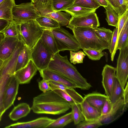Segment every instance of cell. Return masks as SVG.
I'll use <instances>...</instances> for the list:
<instances>
[{"mask_svg":"<svg viewBox=\"0 0 128 128\" xmlns=\"http://www.w3.org/2000/svg\"><path fill=\"white\" fill-rule=\"evenodd\" d=\"M70 104L52 90L34 98L31 110L34 113L59 115L66 112L70 108Z\"/></svg>","mask_w":128,"mask_h":128,"instance_id":"obj_1","label":"cell"},{"mask_svg":"<svg viewBox=\"0 0 128 128\" xmlns=\"http://www.w3.org/2000/svg\"><path fill=\"white\" fill-rule=\"evenodd\" d=\"M47 68L69 79L81 90H88L92 87L69 62L67 56H62L59 52L54 54Z\"/></svg>","mask_w":128,"mask_h":128,"instance_id":"obj_2","label":"cell"},{"mask_svg":"<svg viewBox=\"0 0 128 128\" xmlns=\"http://www.w3.org/2000/svg\"><path fill=\"white\" fill-rule=\"evenodd\" d=\"M78 42L81 49L102 51L108 49L109 44L95 32L88 27H74L70 28Z\"/></svg>","mask_w":128,"mask_h":128,"instance_id":"obj_3","label":"cell"},{"mask_svg":"<svg viewBox=\"0 0 128 128\" xmlns=\"http://www.w3.org/2000/svg\"><path fill=\"white\" fill-rule=\"evenodd\" d=\"M50 30L53 34L59 52L65 50L75 52L81 49L74 35L64 28L60 27Z\"/></svg>","mask_w":128,"mask_h":128,"instance_id":"obj_4","label":"cell"},{"mask_svg":"<svg viewBox=\"0 0 128 128\" xmlns=\"http://www.w3.org/2000/svg\"><path fill=\"white\" fill-rule=\"evenodd\" d=\"M19 25L20 34L26 45L32 49L40 39L44 28L40 26L36 20Z\"/></svg>","mask_w":128,"mask_h":128,"instance_id":"obj_5","label":"cell"},{"mask_svg":"<svg viewBox=\"0 0 128 128\" xmlns=\"http://www.w3.org/2000/svg\"><path fill=\"white\" fill-rule=\"evenodd\" d=\"M13 20L18 24L36 20L41 15L32 2L15 4L12 10Z\"/></svg>","mask_w":128,"mask_h":128,"instance_id":"obj_6","label":"cell"},{"mask_svg":"<svg viewBox=\"0 0 128 128\" xmlns=\"http://www.w3.org/2000/svg\"><path fill=\"white\" fill-rule=\"evenodd\" d=\"M31 50V60L38 70L47 68L54 54L46 47L40 38Z\"/></svg>","mask_w":128,"mask_h":128,"instance_id":"obj_7","label":"cell"},{"mask_svg":"<svg viewBox=\"0 0 128 128\" xmlns=\"http://www.w3.org/2000/svg\"><path fill=\"white\" fill-rule=\"evenodd\" d=\"M119 50L116 68V75L121 86L124 89L128 77V45Z\"/></svg>","mask_w":128,"mask_h":128,"instance_id":"obj_8","label":"cell"},{"mask_svg":"<svg viewBox=\"0 0 128 128\" xmlns=\"http://www.w3.org/2000/svg\"><path fill=\"white\" fill-rule=\"evenodd\" d=\"M100 26L98 18L94 12L83 16L72 17L66 27L70 29L77 27H88L95 28Z\"/></svg>","mask_w":128,"mask_h":128,"instance_id":"obj_9","label":"cell"},{"mask_svg":"<svg viewBox=\"0 0 128 128\" xmlns=\"http://www.w3.org/2000/svg\"><path fill=\"white\" fill-rule=\"evenodd\" d=\"M116 68L106 64L102 72V83L105 94L110 98L111 96L113 87L116 79Z\"/></svg>","mask_w":128,"mask_h":128,"instance_id":"obj_10","label":"cell"},{"mask_svg":"<svg viewBox=\"0 0 128 128\" xmlns=\"http://www.w3.org/2000/svg\"><path fill=\"white\" fill-rule=\"evenodd\" d=\"M128 108L125 104L123 98H120L113 104L112 108L108 114L101 116L99 120L103 125L108 124L122 115Z\"/></svg>","mask_w":128,"mask_h":128,"instance_id":"obj_11","label":"cell"},{"mask_svg":"<svg viewBox=\"0 0 128 128\" xmlns=\"http://www.w3.org/2000/svg\"><path fill=\"white\" fill-rule=\"evenodd\" d=\"M19 84L14 75L11 76L4 91L3 104L6 111L14 104L18 93Z\"/></svg>","mask_w":128,"mask_h":128,"instance_id":"obj_12","label":"cell"},{"mask_svg":"<svg viewBox=\"0 0 128 128\" xmlns=\"http://www.w3.org/2000/svg\"><path fill=\"white\" fill-rule=\"evenodd\" d=\"M38 70L36 66L30 60L24 67L15 72L14 76L19 84L30 83Z\"/></svg>","mask_w":128,"mask_h":128,"instance_id":"obj_13","label":"cell"},{"mask_svg":"<svg viewBox=\"0 0 128 128\" xmlns=\"http://www.w3.org/2000/svg\"><path fill=\"white\" fill-rule=\"evenodd\" d=\"M18 36H4L0 43V59L4 61L12 55L19 41Z\"/></svg>","mask_w":128,"mask_h":128,"instance_id":"obj_14","label":"cell"},{"mask_svg":"<svg viewBox=\"0 0 128 128\" xmlns=\"http://www.w3.org/2000/svg\"><path fill=\"white\" fill-rule=\"evenodd\" d=\"M41 77L48 81L56 82L72 88H78L76 84L62 75L48 68L39 71Z\"/></svg>","mask_w":128,"mask_h":128,"instance_id":"obj_15","label":"cell"},{"mask_svg":"<svg viewBox=\"0 0 128 128\" xmlns=\"http://www.w3.org/2000/svg\"><path fill=\"white\" fill-rule=\"evenodd\" d=\"M55 120L48 117H41L28 122L12 124L5 128H46Z\"/></svg>","mask_w":128,"mask_h":128,"instance_id":"obj_16","label":"cell"},{"mask_svg":"<svg viewBox=\"0 0 128 128\" xmlns=\"http://www.w3.org/2000/svg\"><path fill=\"white\" fill-rule=\"evenodd\" d=\"M19 36L21 44L17 58L15 72L26 66L31 60V49H30L26 45L23 38L20 34Z\"/></svg>","mask_w":128,"mask_h":128,"instance_id":"obj_17","label":"cell"},{"mask_svg":"<svg viewBox=\"0 0 128 128\" xmlns=\"http://www.w3.org/2000/svg\"><path fill=\"white\" fill-rule=\"evenodd\" d=\"M68 102L70 105L81 104L84 99L74 88L66 86L63 90L60 89L52 90Z\"/></svg>","mask_w":128,"mask_h":128,"instance_id":"obj_18","label":"cell"},{"mask_svg":"<svg viewBox=\"0 0 128 128\" xmlns=\"http://www.w3.org/2000/svg\"><path fill=\"white\" fill-rule=\"evenodd\" d=\"M108 97L106 95L97 92H93L86 95L84 98L92 106L100 112L106 100Z\"/></svg>","mask_w":128,"mask_h":128,"instance_id":"obj_19","label":"cell"},{"mask_svg":"<svg viewBox=\"0 0 128 128\" xmlns=\"http://www.w3.org/2000/svg\"><path fill=\"white\" fill-rule=\"evenodd\" d=\"M80 104L85 120H99L101 114L98 110L90 105L84 99Z\"/></svg>","mask_w":128,"mask_h":128,"instance_id":"obj_20","label":"cell"},{"mask_svg":"<svg viewBox=\"0 0 128 128\" xmlns=\"http://www.w3.org/2000/svg\"><path fill=\"white\" fill-rule=\"evenodd\" d=\"M31 108L26 103H20L14 107L9 115L10 119L16 121L27 116L30 112Z\"/></svg>","mask_w":128,"mask_h":128,"instance_id":"obj_21","label":"cell"},{"mask_svg":"<svg viewBox=\"0 0 128 128\" xmlns=\"http://www.w3.org/2000/svg\"><path fill=\"white\" fill-rule=\"evenodd\" d=\"M40 38L51 52L54 54L59 52L54 36L50 30L44 29Z\"/></svg>","mask_w":128,"mask_h":128,"instance_id":"obj_22","label":"cell"},{"mask_svg":"<svg viewBox=\"0 0 128 128\" xmlns=\"http://www.w3.org/2000/svg\"><path fill=\"white\" fill-rule=\"evenodd\" d=\"M15 4L14 0H4L0 3V18L12 20V10Z\"/></svg>","mask_w":128,"mask_h":128,"instance_id":"obj_23","label":"cell"},{"mask_svg":"<svg viewBox=\"0 0 128 128\" xmlns=\"http://www.w3.org/2000/svg\"><path fill=\"white\" fill-rule=\"evenodd\" d=\"M70 15L67 12L53 11L45 14V16L52 18L57 21L60 27L67 26L70 20Z\"/></svg>","mask_w":128,"mask_h":128,"instance_id":"obj_24","label":"cell"},{"mask_svg":"<svg viewBox=\"0 0 128 128\" xmlns=\"http://www.w3.org/2000/svg\"><path fill=\"white\" fill-rule=\"evenodd\" d=\"M31 0L42 16L54 11L52 6V0Z\"/></svg>","mask_w":128,"mask_h":128,"instance_id":"obj_25","label":"cell"},{"mask_svg":"<svg viewBox=\"0 0 128 128\" xmlns=\"http://www.w3.org/2000/svg\"><path fill=\"white\" fill-rule=\"evenodd\" d=\"M96 10L94 8L71 5L64 11L69 13L72 17H75L83 16L95 12Z\"/></svg>","mask_w":128,"mask_h":128,"instance_id":"obj_26","label":"cell"},{"mask_svg":"<svg viewBox=\"0 0 128 128\" xmlns=\"http://www.w3.org/2000/svg\"><path fill=\"white\" fill-rule=\"evenodd\" d=\"M73 121L72 112L56 119L50 123L47 128H62Z\"/></svg>","mask_w":128,"mask_h":128,"instance_id":"obj_27","label":"cell"},{"mask_svg":"<svg viewBox=\"0 0 128 128\" xmlns=\"http://www.w3.org/2000/svg\"><path fill=\"white\" fill-rule=\"evenodd\" d=\"M36 20L41 27L44 29L50 30L60 27L59 23L50 18L45 16H40Z\"/></svg>","mask_w":128,"mask_h":128,"instance_id":"obj_28","label":"cell"},{"mask_svg":"<svg viewBox=\"0 0 128 128\" xmlns=\"http://www.w3.org/2000/svg\"><path fill=\"white\" fill-rule=\"evenodd\" d=\"M104 8L106 16V20L108 25L116 27L119 18L118 14L109 4Z\"/></svg>","mask_w":128,"mask_h":128,"instance_id":"obj_29","label":"cell"},{"mask_svg":"<svg viewBox=\"0 0 128 128\" xmlns=\"http://www.w3.org/2000/svg\"><path fill=\"white\" fill-rule=\"evenodd\" d=\"M1 32L4 36H17L20 34L19 25L13 20L10 22L7 26Z\"/></svg>","mask_w":128,"mask_h":128,"instance_id":"obj_30","label":"cell"},{"mask_svg":"<svg viewBox=\"0 0 128 128\" xmlns=\"http://www.w3.org/2000/svg\"><path fill=\"white\" fill-rule=\"evenodd\" d=\"M124 90L116 78L113 87L111 96L109 98L112 104L120 99L123 98Z\"/></svg>","mask_w":128,"mask_h":128,"instance_id":"obj_31","label":"cell"},{"mask_svg":"<svg viewBox=\"0 0 128 128\" xmlns=\"http://www.w3.org/2000/svg\"><path fill=\"white\" fill-rule=\"evenodd\" d=\"M74 124L77 125L85 120L82 112L80 104H73L70 105Z\"/></svg>","mask_w":128,"mask_h":128,"instance_id":"obj_32","label":"cell"},{"mask_svg":"<svg viewBox=\"0 0 128 128\" xmlns=\"http://www.w3.org/2000/svg\"><path fill=\"white\" fill-rule=\"evenodd\" d=\"M73 2L74 0H52V6L54 11H64Z\"/></svg>","mask_w":128,"mask_h":128,"instance_id":"obj_33","label":"cell"},{"mask_svg":"<svg viewBox=\"0 0 128 128\" xmlns=\"http://www.w3.org/2000/svg\"><path fill=\"white\" fill-rule=\"evenodd\" d=\"M128 20L126 23L119 38L116 50H120L128 45Z\"/></svg>","mask_w":128,"mask_h":128,"instance_id":"obj_34","label":"cell"},{"mask_svg":"<svg viewBox=\"0 0 128 128\" xmlns=\"http://www.w3.org/2000/svg\"><path fill=\"white\" fill-rule=\"evenodd\" d=\"M72 5L96 9L100 6L95 0H74Z\"/></svg>","mask_w":128,"mask_h":128,"instance_id":"obj_35","label":"cell"},{"mask_svg":"<svg viewBox=\"0 0 128 128\" xmlns=\"http://www.w3.org/2000/svg\"><path fill=\"white\" fill-rule=\"evenodd\" d=\"M11 76L5 75L3 80L0 83V110L4 112L6 111L3 104L4 91Z\"/></svg>","mask_w":128,"mask_h":128,"instance_id":"obj_36","label":"cell"},{"mask_svg":"<svg viewBox=\"0 0 128 128\" xmlns=\"http://www.w3.org/2000/svg\"><path fill=\"white\" fill-rule=\"evenodd\" d=\"M94 29L110 45L112 36L113 32L109 29L104 27H98L94 28Z\"/></svg>","mask_w":128,"mask_h":128,"instance_id":"obj_37","label":"cell"},{"mask_svg":"<svg viewBox=\"0 0 128 128\" xmlns=\"http://www.w3.org/2000/svg\"><path fill=\"white\" fill-rule=\"evenodd\" d=\"M84 53L90 59L94 60H100L104 56H107L106 53L102 51L92 49L83 50Z\"/></svg>","mask_w":128,"mask_h":128,"instance_id":"obj_38","label":"cell"},{"mask_svg":"<svg viewBox=\"0 0 128 128\" xmlns=\"http://www.w3.org/2000/svg\"><path fill=\"white\" fill-rule=\"evenodd\" d=\"M70 60L71 63L75 64H77L83 63V60L86 54L82 51L80 50L75 52L72 51H70Z\"/></svg>","mask_w":128,"mask_h":128,"instance_id":"obj_39","label":"cell"},{"mask_svg":"<svg viewBox=\"0 0 128 128\" xmlns=\"http://www.w3.org/2000/svg\"><path fill=\"white\" fill-rule=\"evenodd\" d=\"M128 20V10H127L122 16L119 18L117 26L118 27V33L116 45V50L118 40L120 36L126 23Z\"/></svg>","mask_w":128,"mask_h":128,"instance_id":"obj_40","label":"cell"},{"mask_svg":"<svg viewBox=\"0 0 128 128\" xmlns=\"http://www.w3.org/2000/svg\"><path fill=\"white\" fill-rule=\"evenodd\" d=\"M118 33V27L116 26L114 28L113 32V34L108 49L110 54L111 60L113 61L116 50V45Z\"/></svg>","mask_w":128,"mask_h":128,"instance_id":"obj_41","label":"cell"},{"mask_svg":"<svg viewBox=\"0 0 128 128\" xmlns=\"http://www.w3.org/2000/svg\"><path fill=\"white\" fill-rule=\"evenodd\" d=\"M103 125L99 120H84L77 125V128H96Z\"/></svg>","mask_w":128,"mask_h":128,"instance_id":"obj_42","label":"cell"},{"mask_svg":"<svg viewBox=\"0 0 128 128\" xmlns=\"http://www.w3.org/2000/svg\"><path fill=\"white\" fill-rule=\"evenodd\" d=\"M113 104L109 98L107 99L102 108L101 116L106 115L108 114L112 108Z\"/></svg>","mask_w":128,"mask_h":128,"instance_id":"obj_43","label":"cell"},{"mask_svg":"<svg viewBox=\"0 0 128 128\" xmlns=\"http://www.w3.org/2000/svg\"><path fill=\"white\" fill-rule=\"evenodd\" d=\"M38 86L40 90L43 92L51 90L48 81L44 79L38 82Z\"/></svg>","mask_w":128,"mask_h":128,"instance_id":"obj_44","label":"cell"},{"mask_svg":"<svg viewBox=\"0 0 128 128\" xmlns=\"http://www.w3.org/2000/svg\"><path fill=\"white\" fill-rule=\"evenodd\" d=\"M110 5L118 14L119 17L122 15L119 3V0H106Z\"/></svg>","mask_w":128,"mask_h":128,"instance_id":"obj_45","label":"cell"},{"mask_svg":"<svg viewBox=\"0 0 128 128\" xmlns=\"http://www.w3.org/2000/svg\"><path fill=\"white\" fill-rule=\"evenodd\" d=\"M128 83L127 82L124 90L123 99L125 104L128 106Z\"/></svg>","mask_w":128,"mask_h":128,"instance_id":"obj_46","label":"cell"},{"mask_svg":"<svg viewBox=\"0 0 128 128\" xmlns=\"http://www.w3.org/2000/svg\"><path fill=\"white\" fill-rule=\"evenodd\" d=\"M10 22L6 20L0 18V32L3 30L7 26Z\"/></svg>","mask_w":128,"mask_h":128,"instance_id":"obj_47","label":"cell"},{"mask_svg":"<svg viewBox=\"0 0 128 128\" xmlns=\"http://www.w3.org/2000/svg\"><path fill=\"white\" fill-rule=\"evenodd\" d=\"M100 6L104 7L107 6L108 3L106 0H95Z\"/></svg>","mask_w":128,"mask_h":128,"instance_id":"obj_48","label":"cell"},{"mask_svg":"<svg viewBox=\"0 0 128 128\" xmlns=\"http://www.w3.org/2000/svg\"><path fill=\"white\" fill-rule=\"evenodd\" d=\"M4 37V34L0 32V43Z\"/></svg>","mask_w":128,"mask_h":128,"instance_id":"obj_49","label":"cell"},{"mask_svg":"<svg viewBox=\"0 0 128 128\" xmlns=\"http://www.w3.org/2000/svg\"><path fill=\"white\" fill-rule=\"evenodd\" d=\"M4 75L2 76L0 75V83H1L2 80H3L4 76Z\"/></svg>","mask_w":128,"mask_h":128,"instance_id":"obj_50","label":"cell"},{"mask_svg":"<svg viewBox=\"0 0 128 128\" xmlns=\"http://www.w3.org/2000/svg\"><path fill=\"white\" fill-rule=\"evenodd\" d=\"M4 112H3L0 110V117H2V116Z\"/></svg>","mask_w":128,"mask_h":128,"instance_id":"obj_51","label":"cell"},{"mask_svg":"<svg viewBox=\"0 0 128 128\" xmlns=\"http://www.w3.org/2000/svg\"><path fill=\"white\" fill-rule=\"evenodd\" d=\"M4 61L0 59V69L2 64Z\"/></svg>","mask_w":128,"mask_h":128,"instance_id":"obj_52","label":"cell"},{"mask_svg":"<svg viewBox=\"0 0 128 128\" xmlns=\"http://www.w3.org/2000/svg\"><path fill=\"white\" fill-rule=\"evenodd\" d=\"M4 0H0V3L3 2Z\"/></svg>","mask_w":128,"mask_h":128,"instance_id":"obj_53","label":"cell"},{"mask_svg":"<svg viewBox=\"0 0 128 128\" xmlns=\"http://www.w3.org/2000/svg\"><path fill=\"white\" fill-rule=\"evenodd\" d=\"M2 118V117H0V121Z\"/></svg>","mask_w":128,"mask_h":128,"instance_id":"obj_54","label":"cell"}]
</instances>
